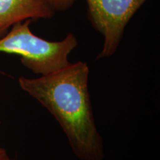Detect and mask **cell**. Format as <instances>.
<instances>
[{"label": "cell", "mask_w": 160, "mask_h": 160, "mask_svg": "<svg viewBox=\"0 0 160 160\" xmlns=\"http://www.w3.org/2000/svg\"><path fill=\"white\" fill-rule=\"evenodd\" d=\"M1 124H2V121H1V119H0V125H1Z\"/></svg>", "instance_id": "52a82bcc"}, {"label": "cell", "mask_w": 160, "mask_h": 160, "mask_svg": "<svg viewBox=\"0 0 160 160\" xmlns=\"http://www.w3.org/2000/svg\"><path fill=\"white\" fill-rule=\"evenodd\" d=\"M89 73L88 64L79 61L37 78L21 77L18 82L55 118L78 159L104 160L105 146L96 125Z\"/></svg>", "instance_id": "6da1fadb"}, {"label": "cell", "mask_w": 160, "mask_h": 160, "mask_svg": "<svg viewBox=\"0 0 160 160\" xmlns=\"http://www.w3.org/2000/svg\"><path fill=\"white\" fill-rule=\"evenodd\" d=\"M57 11H65L73 6L77 0H46Z\"/></svg>", "instance_id": "5b68a950"}, {"label": "cell", "mask_w": 160, "mask_h": 160, "mask_svg": "<svg viewBox=\"0 0 160 160\" xmlns=\"http://www.w3.org/2000/svg\"><path fill=\"white\" fill-rule=\"evenodd\" d=\"M31 19L13 25L8 33L0 37V52L16 54L22 65L35 74L43 76L69 65L68 57L78 45L76 37L68 33L61 41H48L33 33Z\"/></svg>", "instance_id": "7a4b0ae2"}, {"label": "cell", "mask_w": 160, "mask_h": 160, "mask_svg": "<svg viewBox=\"0 0 160 160\" xmlns=\"http://www.w3.org/2000/svg\"><path fill=\"white\" fill-rule=\"evenodd\" d=\"M55 12L46 0H0V37L16 23L51 19Z\"/></svg>", "instance_id": "277c9868"}, {"label": "cell", "mask_w": 160, "mask_h": 160, "mask_svg": "<svg viewBox=\"0 0 160 160\" xmlns=\"http://www.w3.org/2000/svg\"><path fill=\"white\" fill-rule=\"evenodd\" d=\"M8 153L7 150L2 147H0V160H12Z\"/></svg>", "instance_id": "8992f818"}, {"label": "cell", "mask_w": 160, "mask_h": 160, "mask_svg": "<svg viewBox=\"0 0 160 160\" xmlns=\"http://www.w3.org/2000/svg\"><path fill=\"white\" fill-rule=\"evenodd\" d=\"M12 160H16V159H12Z\"/></svg>", "instance_id": "ba28073f"}, {"label": "cell", "mask_w": 160, "mask_h": 160, "mask_svg": "<svg viewBox=\"0 0 160 160\" xmlns=\"http://www.w3.org/2000/svg\"><path fill=\"white\" fill-rule=\"evenodd\" d=\"M93 27L102 35V49L97 59L113 56L117 51L129 21L147 0H86Z\"/></svg>", "instance_id": "3957f363"}]
</instances>
